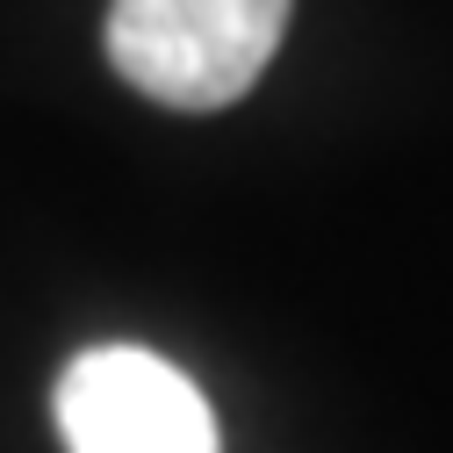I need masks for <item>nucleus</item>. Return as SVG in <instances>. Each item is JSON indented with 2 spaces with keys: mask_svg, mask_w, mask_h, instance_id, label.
<instances>
[{
  "mask_svg": "<svg viewBox=\"0 0 453 453\" xmlns=\"http://www.w3.org/2000/svg\"><path fill=\"white\" fill-rule=\"evenodd\" d=\"M296 0H108V65L137 94L209 116L259 87Z\"/></svg>",
  "mask_w": 453,
  "mask_h": 453,
  "instance_id": "1",
  "label": "nucleus"
},
{
  "mask_svg": "<svg viewBox=\"0 0 453 453\" xmlns=\"http://www.w3.org/2000/svg\"><path fill=\"white\" fill-rule=\"evenodd\" d=\"M50 411L65 453H223L209 395L144 346H87L50 388Z\"/></svg>",
  "mask_w": 453,
  "mask_h": 453,
  "instance_id": "2",
  "label": "nucleus"
}]
</instances>
